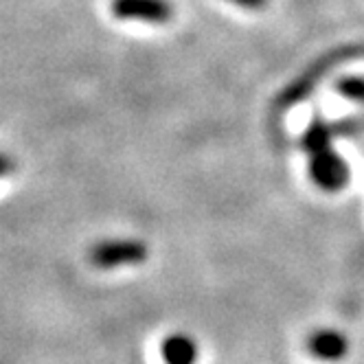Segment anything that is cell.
Instances as JSON below:
<instances>
[{
	"mask_svg": "<svg viewBox=\"0 0 364 364\" xmlns=\"http://www.w3.org/2000/svg\"><path fill=\"white\" fill-rule=\"evenodd\" d=\"M362 55H364V44H343V46L329 50V53H325L323 58L311 62L301 75H296L294 80L274 97L272 110L283 112V110L296 106V103L305 101L311 92H314V88L321 84V80L327 73H331L336 66L347 64L349 60H355Z\"/></svg>",
	"mask_w": 364,
	"mask_h": 364,
	"instance_id": "obj_1",
	"label": "cell"
},
{
	"mask_svg": "<svg viewBox=\"0 0 364 364\" xmlns=\"http://www.w3.org/2000/svg\"><path fill=\"white\" fill-rule=\"evenodd\" d=\"M309 178L318 189L333 193L347 187L351 169L341 154H336L331 147H327L316 154H309Z\"/></svg>",
	"mask_w": 364,
	"mask_h": 364,
	"instance_id": "obj_2",
	"label": "cell"
},
{
	"mask_svg": "<svg viewBox=\"0 0 364 364\" xmlns=\"http://www.w3.org/2000/svg\"><path fill=\"white\" fill-rule=\"evenodd\" d=\"M88 259L95 268L110 270L119 266H134L143 264L147 259V246L136 240H114V242H99L90 248Z\"/></svg>",
	"mask_w": 364,
	"mask_h": 364,
	"instance_id": "obj_3",
	"label": "cell"
},
{
	"mask_svg": "<svg viewBox=\"0 0 364 364\" xmlns=\"http://www.w3.org/2000/svg\"><path fill=\"white\" fill-rule=\"evenodd\" d=\"M110 9L119 20H139L151 24H165L173 16L169 0H112Z\"/></svg>",
	"mask_w": 364,
	"mask_h": 364,
	"instance_id": "obj_4",
	"label": "cell"
},
{
	"mask_svg": "<svg viewBox=\"0 0 364 364\" xmlns=\"http://www.w3.org/2000/svg\"><path fill=\"white\" fill-rule=\"evenodd\" d=\"M360 129V123L355 121H341V123H329L321 114L311 119L309 127L305 129V134L301 139V147L309 154H316L321 149L331 147V141L336 136H351Z\"/></svg>",
	"mask_w": 364,
	"mask_h": 364,
	"instance_id": "obj_5",
	"label": "cell"
},
{
	"mask_svg": "<svg viewBox=\"0 0 364 364\" xmlns=\"http://www.w3.org/2000/svg\"><path fill=\"white\" fill-rule=\"evenodd\" d=\"M307 351L318 360L336 362L347 355L349 341L345 338V333L336 329H321L307 338Z\"/></svg>",
	"mask_w": 364,
	"mask_h": 364,
	"instance_id": "obj_6",
	"label": "cell"
},
{
	"mask_svg": "<svg viewBox=\"0 0 364 364\" xmlns=\"http://www.w3.org/2000/svg\"><path fill=\"white\" fill-rule=\"evenodd\" d=\"M161 355L165 364H196L198 343L187 333H171L161 345Z\"/></svg>",
	"mask_w": 364,
	"mask_h": 364,
	"instance_id": "obj_7",
	"label": "cell"
},
{
	"mask_svg": "<svg viewBox=\"0 0 364 364\" xmlns=\"http://www.w3.org/2000/svg\"><path fill=\"white\" fill-rule=\"evenodd\" d=\"M336 92L343 95L349 101H358L364 103V77L360 75H345V77H338L336 84H333Z\"/></svg>",
	"mask_w": 364,
	"mask_h": 364,
	"instance_id": "obj_8",
	"label": "cell"
},
{
	"mask_svg": "<svg viewBox=\"0 0 364 364\" xmlns=\"http://www.w3.org/2000/svg\"><path fill=\"white\" fill-rule=\"evenodd\" d=\"M230 3L237 7H244V9H262V7H266L268 0H230Z\"/></svg>",
	"mask_w": 364,
	"mask_h": 364,
	"instance_id": "obj_9",
	"label": "cell"
},
{
	"mask_svg": "<svg viewBox=\"0 0 364 364\" xmlns=\"http://www.w3.org/2000/svg\"><path fill=\"white\" fill-rule=\"evenodd\" d=\"M11 171V161H9V156H5V159H3V173L7 176Z\"/></svg>",
	"mask_w": 364,
	"mask_h": 364,
	"instance_id": "obj_10",
	"label": "cell"
}]
</instances>
